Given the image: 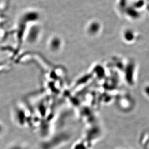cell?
<instances>
[{"mask_svg":"<svg viewBox=\"0 0 149 149\" xmlns=\"http://www.w3.org/2000/svg\"><path fill=\"white\" fill-rule=\"evenodd\" d=\"M3 125L2 124V123L0 122V135L2 134V132L3 131Z\"/></svg>","mask_w":149,"mask_h":149,"instance_id":"1","label":"cell"}]
</instances>
